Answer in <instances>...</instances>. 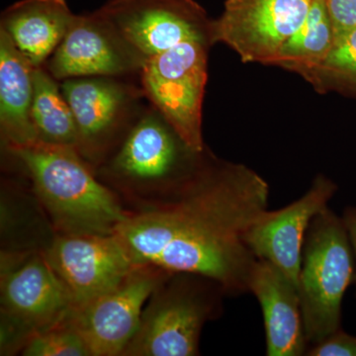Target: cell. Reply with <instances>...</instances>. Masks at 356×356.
<instances>
[{"label":"cell","mask_w":356,"mask_h":356,"mask_svg":"<svg viewBox=\"0 0 356 356\" xmlns=\"http://www.w3.org/2000/svg\"><path fill=\"white\" fill-rule=\"evenodd\" d=\"M268 197L266 180L247 166H205L170 202L129 214L114 234L139 266L203 276L226 294H243L257 261L245 235Z\"/></svg>","instance_id":"6da1fadb"},{"label":"cell","mask_w":356,"mask_h":356,"mask_svg":"<svg viewBox=\"0 0 356 356\" xmlns=\"http://www.w3.org/2000/svg\"><path fill=\"white\" fill-rule=\"evenodd\" d=\"M31 179L51 222L65 235H110L128 213L70 147L37 142L8 149Z\"/></svg>","instance_id":"7a4b0ae2"},{"label":"cell","mask_w":356,"mask_h":356,"mask_svg":"<svg viewBox=\"0 0 356 356\" xmlns=\"http://www.w3.org/2000/svg\"><path fill=\"white\" fill-rule=\"evenodd\" d=\"M355 271L343 218L325 208L312 220L302 252L298 291L309 348L341 329L343 299Z\"/></svg>","instance_id":"3957f363"},{"label":"cell","mask_w":356,"mask_h":356,"mask_svg":"<svg viewBox=\"0 0 356 356\" xmlns=\"http://www.w3.org/2000/svg\"><path fill=\"white\" fill-rule=\"evenodd\" d=\"M226 295L214 281L189 273H172L143 312L139 329L123 355H199L203 325Z\"/></svg>","instance_id":"277c9868"},{"label":"cell","mask_w":356,"mask_h":356,"mask_svg":"<svg viewBox=\"0 0 356 356\" xmlns=\"http://www.w3.org/2000/svg\"><path fill=\"white\" fill-rule=\"evenodd\" d=\"M153 105L143 107L112 154L105 172L136 188L172 194L191 184L205 166Z\"/></svg>","instance_id":"5b68a950"},{"label":"cell","mask_w":356,"mask_h":356,"mask_svg":"<svg viewBox=\"0 0 356 356\" xmlns=\"http://www.w3.org/2000/svg\"><path fill=\"white\" fill-rule=\"evenodd\" d=\"M205 40H189L147 58L140 70L145 96L194 152L203 153L202 104L207 81Z\"/></svg>","instance_id":"8992f818"},{"label":"cell","mask_w":356,"mask_h":356,"mask_svg":"<svg viewBox=\"0 0 356 356\" xmlns=\"http://www.w3.org/2000/svg\"><path fill=\"white\" fill-rule=\"evenodd\" d=\"M74 308L64 282L46 254L2 264V344L26 339L63 322Z\"/></svg>","instance_id":"52a82bcc"},{"label":"cell","mask_w":356,"mask_h":356,"mask_svg":"<svg viewBox=\"0 0 356 356\" xmlns=\"http://www.w3.org/2000/svg\"><path fill=\"white\" fill-rule=\"evenodd\" d=\"M125 77H76L60 81L77 129V152L96 163L120 140L143 107L142 88Z\"/></svg>","instance_id":"ba28073f"},{"label":"cell","mask_w":356,"mask_h":356,"mask_svg":"<svg viewBox=\"0 0 356 356\" xmlns=\"http://www.w3.org/2000/svg\"><path fill=\"white\" fill-rule=\"evenodd\" d=\"M172 274L138 266L113 289L72 309L67 321L86 341L90 356L123 355L139 329L147 299Z\"/></svg>","instance_id":"9c48e42d"},{"label":"cell","mask_w":356,"mask_h":356,"mask_svg":"<svg viewBox=\"0 0 356 356\" xmlns=\"http://www.w3.org/2000/svg\"><path fill=\"white\" fill-rule=\"evenodd\" d=\"M313 0H226L211 23L210 43L221 42L243 63L273 64L281 47L298 30Z\"/></svg>","instance_id":"30bf717a"},{"label":"cell","mask_w":356,"mask_h":356,"mask_svg":"<svg viewBox=\"0 0 356 356\" xmlns=\"http://www.w3.org/2000/svg\"><path fill=\"white\" fill-rule=\"evenodd\" d=\"M146 60L97 9L74 15L69 31L44 67L60 83L76 77L140 76Z\"/></svg>","instance_id":"8fae6325"},{"label":"cell","mask_w":356,"mask_h":356,"mask_svg":"<svg viewBox=\"0 0 356 356\" xmlns=\"http://www.w3.org/2000/svg\"><path fill=\"white\" fill-rule=\"evenodd\" d=\"M99 9L147 60L189 40L210 43L211 23L191 0H109Z\"/></svg>","instance_id":"7c38bea8"},{"label":"cell","mask_w":356,"mask_h":356,"mask_svg":"<svg viewBox=\"0 0 356 356\" xmlns=\"http://www.w3.org/2000/svg\"><path fill=\"white\" fill-rule=\"evenodd\" d=\"M44 254L69 290L74 308L113 289L140 266L115 234H60Z\"/></svg>","instance_id":"4fadbf2b"},{"label":"cell","mask_w":356,"mask_h":356,"mask_svg":"<svg viewBox=\"0 0 356 356\" xmlns=\"http://www.w3.org/2000/svg\"><path fill=\"white\" fill-rule=\"evenodd\" d=\"M337 189L331 179L320 175L298 200L282 209L262 212L245 235L257 259L271 262L298 288L307 231L312 220L327 208Z\"/></svg>","instance_id":"5bb4252c"},{"label":"cell","mask_w":356,"mask_h":356,"mask_svg":"<svg viewBox=\"0 0 356 356\" xmlns=\"http://www.w3.org/2000/svg\"><path fill=\"white\" fill-rule=\"evenodd\" d=\"M248 292L261 304L266 355H306L309 343L296 285L271 262L257 259L248 280Z\"/></svg>","instance_id":"9a60e30c"},{"label":"cell","mask_w":356,"mask_h":356,"mask_svg":"<svg viewBox=\"0 0 356 356\" xmlns=\"http://www.w3.org/2000/svg\"><path fill=\"white\" fill-rule=\"evenodd\" d=\"M74 15L67 0H20L2 11L0 30L33 67H44Z\"/></svg>","instance_id":"2e32d148"},{"label":"cell","mask_w":356,"mask_h":356,"mask_svg":"<svg viewBox=\"0 0 356 356\" xmlns=\"http://www.w3.org/2000/svg\"><path fill=\"white\" fill-rule=\"evenodd\" d=\"M34 67L0 30V128L7 149L38 142L33 125Z\"/></svg>","instance_id":"e0dca14e"},{"label":"cell","mask_w":356,"mask_h":356,"mask_svg":"<svg viewBox=\"0 0 356 356\" xmlns=\"http://www.w3.org/2000/svg\"><path fill=\"white\" fill-rule=\"evenodd\" d=\"M33 125L38 142L77 149V129L74 114L60 81L44 67L33 70Z\"/></svg>","instance_id":"ac0fdd59"},{"label":"cell","mask_w":356,"mask_h":356,"mask_svg":"<svg viewBox=\"0 0 356 356\" xmlns=\"http://www.w3.org/2000/svg\"><path fill=\"white\" fill-rule=\"evenodd\" d=\"M334 44L325 0H313L305 20L281 47L273 64L310 74L329 55Z\"/></svg>","instance_id":"d6986e66"},{"label":"cell","mask_w":356,"mask_h":356,"mask_svg":"<svg viewBox=\"0 0 356 356\" xmlns=\"http://www.w3.org/2000/svg\"><path fill=\"white\" fill-rule=\"evenodd\" d=\"M21 353L25 356H90L86 341L67 318L31 334L21 346Z\"/></svg>","instance_id":"ffe728a7"},{"label":"cell","mask_w":356,"mask_h":356,"mask_svg":"<svg viewBox=\"0 0 356 356\" xmlns=\"http://www.w3.org/2000/svg\"><path fill=\"white\" fill-rule=\"evenodd\" d=\"M310 74L356 90V30L334 44L329 55Z\"/></svg>","instance_id":"44dd1931"},{"label":"cell","mask_w":356,"mask_h":356,"mask_svg":"<svg viewBox=\"0 0 356 356\" xmlns=\"http://www.w3.org/2000/svg\"><path fill=\"white\" fill-rule=\"evenodd\" d=\"M325 6L337 44L356 30V0H325Z\"/></svg>","instance_id":"7402d4cb"},{"label":"cell","mask_w":356,"mask_h":356,"mask_svg":"<svg viewBox=\"0 0 356 356\" xmlns=\"http://www.w3.org/2000/svg\"><path fill=\"white\" fill-rule=\"evenodd\" d=\"M306 355L310 356H356V337L346 334L343 330L334 332L324 341L309 348Z\"/></svg>","instance_id":"603a6c76"},{"label":"cell","mask_w":356,"mask_h":356,"mask_svg":"<svg viewBox=\"0 0 356 356\" xmlns=\"http://www.w3.org/2000/svg\"><path fill=\"white\" fill-rule=\"evenodd\" d=\"M343 220L344 225H346V228L348 229L353 254H355V271L353 284H355L356 287V207L346 208L344 210Z\"/></svg>","instance_id":"cb8c5ba5"}]
</instances>
